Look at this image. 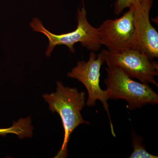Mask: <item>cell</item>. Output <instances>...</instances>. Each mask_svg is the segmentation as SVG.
Instances as JSON below:
<instances>
[{
	"instance_id": "4",
	"label": "cell",
	"mask_w": 158,
	"mask_h": 158,
	"mask_svg": "<svg viewBox=\"0 0 158 158\" xmlns=\"http://www.w3.org/2000/svg\"><path fill=\"white\" fill-rule=\"evenodd\" d=\"M107 66H116L131 78L138 79L141 83L152 84L158 88L155 77L158 75V62L149 59L144 54L133 49L120 52L101 50Z\"/></svg>"
},
{
	"instance_id": "9",
	"label": "cell",
	"mask_w": 158,
	"mask_h": 158,
	"mask_svg": "<svg viewBox=\"0 0 158 158\" xmlns=\"http://www.w3.org/2000/svg\"><path fill=\"white\" fill-rule=\"evenodd\" d=\"M132 145L134 150L129 158H157V156L153 155L148 152L145 146L142 144L143 138L138 136L133 131L131 133Z\"/></svg>"
},
{
	"instance_id": "5",
	"label": "cell",
	"mask_w": 158,
	"mask_h": 158,
	"mask_svg": "<svg viewBox=\"0 0 158 158\" xmlns=\"http://www.w3.org/2000/svg\"><path fill=\"white\" fill-rule=\"evenodd\" d=\"M104 63V60L101 53L97 56L94 52L91 51L89 54V60L87 62H78L77 66L67 73V76L78 80L86 87L88 94L86 103L87 106H94L98 100L102 102L104 108L107 113L111 133L113 137H116L107 102L109 99V93L107 90L102 89L100 86L101 68Z\"/></svg>"
},
{
	"instance_id": "2",
	"label": "cell",
	"mask_w": 158,
	"mask_h": 158,
	"mask_svg": "<svg viewBox=\"0 0 158 158\" xmlns=\"http://www.w3.org/2000/svg\"><path fill=\"white\" fill-rule=\"evenodd\" d=\"M77 19L78 24L75 30L61 34H53L44 27L39 19H33L30 23L31 27L36 32L44 34L48 38L49 45L45 52L47 56H50L55 47L59 45H66L71 52L74 53L75 49L74 45L78 42L81 43L83 47L92 52H96L100 49L102 44L98 29L93 27L88 21L84 2L81 8L77 9Z\"/></svg>"
},
{
	"instance_id": "3",
	"label": "cell",
	"mask_w": 158,
	"mask_h": 158,
	"mask_svg": "<svg viewBox=\"0 0 158 158\" xmlns=\"http://www.w3.org/2000/svg\"><path fill=\"white\" fill-rule=\"evenodd\" d=\"M106 69L107 77L104 83L109 99L125 100L131 110L158 103V94L148 84L134 81L118 67L107 66Z\"/></svg>"
},
{
	"instance_id": "6",
	"label": "cell",
	"mask_w": 158,
	"mask_h": 158,
	"mask_svg": "<svg viewBox=\"0 0 158 158\" xmlns=\"http://www.w3.org/2000/svg\"><path fill=\"white\" fill-rule=\"evenodd\" d=\"M153 1L141 0L131 6L134 11L135 27L132 49L144 54L151 59L158 58V33L149 19Z\"/></svg>"
},
{
	"instance_id": "7",
	"label": "cell",
	"mask_w": 158,
	"mask_h": 158,
	"mask_svg": "<svg viewBox=\"0 0 158 158\" xmlns=\"http://www.w3.org/2000/svg\"><path fill=\"white\" fill-rule=\"evenodd\" d=\"M98 29L102 44L108 50L120 52L132 49L135 31L132 7L119 18L106 20Z\"/></svg>"
},
{
	"instance_id": "1",
	"label": "cell",
	"mask_w": 158,
	"mask_h": 158,
	"mask_svg": "<svg viewBox=\"0 0 158 158\" xmlns=\"http://www.w3.org/2000/svg\"><path fill=\"white\" fill-rule=\"evenodd\" d=\"M85 96L84 91L79 92L77 88L65 87L60 81L57 82L56 92L43 95L48 103L49 110L60 116L64 130L62 147L54 158H67V147L72 133L80 124L90 125V122L84 119L81 113L85 105Z\"/></svg>"
},
{
	"instance_id": "8",
	"label": "cell",
	"mask_w": 158,
	"mask_h": 158,
	"mask_svg": "<svg viewBox=\"0 0 158 158\" xmlns=\"http://www.w3.org/2000/svg\"><path fill=\"white\" fill-rule=\"evenodd\" d=\"M31 117L21 118L17 122H14L11 127L0 128V136H6L8 134L16 135L19 139L31 138L33 135V127L31 124Z\"/></svg>"
},
{
	"instance_id": "10",
	"label": "cell",
	"mask_w": 158,
	"mask_h": 158,
	"mask_svg": "<svg viewBox=\"0 0 158 158\" xmlns=\"http://www.w3.org/2000/svg\"><path fill=\"white\" fill-rule=\"evenodd\" d=\"M141 0H116L114 4V13L116 15H119L124 9L133 6L137 2Z\"/></svg>"
}]
</instances>
